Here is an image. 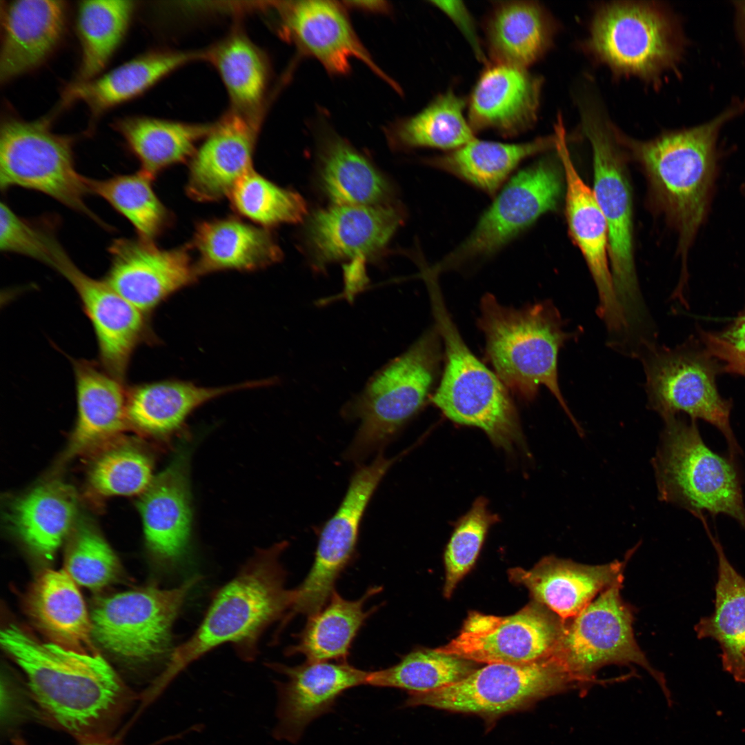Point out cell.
<instances>
[{
	"mask_svg": "<svg viewBox=\"0 0 745 745\" xmlns=\"http://www.w3.org/2000/svg\"><path fill=\"white\" fill-rule=\"evenodd\" d=\"M436 281L430 279L426 284L435 326L444 346L445 366L431 401L452 421L479 428L495 446L510 450L523 440L509 390L468 348L446 310Z\"/></svg>",
	"mask_w": 745,
	"mask_h": 745,
	"instance_id": "obj_5",
	"label": "cell"
},
{
	"mask_svg": "<svg viewBox=\"0 0 745 745\" xmlns=\"http://www.w3.org/2000/svg\"><path fill=\"white\" fill-rule=\"evenodd\" d=\"M587 46L613 72L644 79L676 66L683 50L679 28L662 7L623 1L596 11Z\"/></svg>",
	"mask_w": 745,
	"mask_h": 745,
	"instance_id": "obj_12",
	"label": "cell"
},
{
	"mask_svg": "<svg viewBox=\"0 0 745 745\" xmlns=\"http://www.w3.org/2000/svg\"><path fill=\"white\" fill-rule=\"evenodd\" d=\"M666 426L653 459L659 498L697 518L726 515L745 528L741 474L735 457L713 452L694 419L676 415Z\"/></svg>",
	"mask_w": 745,
	"mask_h": 745,
	"instance_id": "obj_7",
	"label": "cell"
},
{
	"mask_svg": "<svg viewBox=\"0 0 745 745\" xmlns=\"http://www.w3.org/2000/svg\"><path fill=\"white\" fill-rule=\"evenodd\" d=\"M716 336L735 351L745 355V314Z\"/></svg>",
	"mask_w": 745,
	"mask_h": 745,
	"instance_id": "obj_53",
	"label": "cell"
},
{
	"mask_svg": "<svg viewBox=\"0 0 745 745\" xmlns=\"http://www.w3.org/2000/svg\"><path fill=\"white\" fill-rule=\"evenodd\" d=\"M564 192V170L557 152L542 158L508 181L469 236L431 271L438 275L490 256L542 215L556 210Z\"/></svg>",
	"mask_w": 745,
	"mask_h": 745,
	"instance_id": "obj_14",
	"label": "cell"
},
{
	"mask_svg": "<svg viewBox=\"0 0 745 745\" xmlns=\"http://www.w3.org/2000/svg\"><path fill=\"white\" fill-rule=\"evenodd\" d=\"M212 127L145 117H126L115 124L139 160L141 170L153 177L164 168L192 157L196 143Z\"/></svg>",
	"mask_w": 745,
	"mask_h": 745,
	"instance_id": "obj_39",
	"label": "cell"
},
{
	"mask_svg": "<svg viewBox=\"0 0 745 745\" xmlns=\"http://www.w3.org/2000/svg\"><path fill=\"white\" fill-rule=\"evenodd\" d=\"M704 338L708 353L724 363L726 371L745 377V355L731 348L716 335L706 333Z\"/></svg>",
	"mask_w": 745,
	"mask_h": 745,
	"instance_id": "obj_52",
	"label": "cell"
},
{
	"mask_svg": "<svg viewBox=\"0 0 745 745\" xmlns=\"http://www.w3.org/2000/svg\"><path fill=\"white\" fill-rule=\"evenodd\" d=\"M484 32L491 63L526 68L550 47L555 23L535 1H496L485 20Z\"/></svg>",
	"mask_w": 745,
	"mask_h": 745,
	"instance_id": "obj_32",
	"label": "cell"
},
{
	"mask_svg": "<svg viewBox=\"0 0 745 745\" xmlns=\"http://www.w3.org/2000/svg\"><path fill=\"white\" fill-rule=\"evenodd\" d=\"M396 460L379 453L370 464L355 472L340 506L321 530L308 573L292 589L293 602L288 619L297 614L308 617L328 601L337 579L355 557L359 526L368 504Z\"/></svg>",
	"mask_w": 745,
	"mask_h": 745,
	"instance_id": "obj_15",
	"label": "cell"
},
{
	"mask_svg": "<svg viewBox=\"0 0 745 745\" xmlns=\"http://www.w3.org/2000/svg\"><path fill=\"white\" fill-rule=\"evenodd\" d=\"M228 197L238 213L264 226L297 223L307 212L301 195L277 186L253 168L240 178Z\"/></svg>",
	"mask_w": 745,
	"mask_h": 745,
	"instance_id": "obj_46",
	"label": "cell"
},
{
	"mask_svg": "<svg viewBox=\"0 0 745 745\" xmlns=\"http://www.w3.org/2000/svg\"><path fill=\"white\" fill-rule=\"evenodd\" d=\"M477 668V663L435 649L418 648L395 664L370 671L367 685L395 688L409 693H427L448 686Z\"/></svg>",
	"mask_w": 745,
	"mask_h": 745,
	"instance_id": "obj_43",
	"label": "cell"
},
{
	"mask_svg": "<svg viewBox=\"0 0 745 745\" xmlns=\"http://www.w3.org/2000/svg\"><path fill=\"white\" fill-rule=\"evenodd\" d=\"M135 8L132 1L80 3L77 23L82 60L78 82L94 79L105 67L123 39Z\"/></svg>",
	"mask_w": 745,
	"mask_h": 745,
	"instance_id": "obj_42",
	"label": "cell"
},
{
	"mask_svg": "<svg viewBox=\"0 0 745 745\" xmlns=\"http://www.w3.org/2000/svg\"><path fill=\"white\" fill-rule=\"evenodd\" d=\"M286 542L259 549L237 575L214 596L197 629L171 651L166 667L150 686L158 697L188 666L213 648L230 643L239 657L252 660L259 639L275 622L287 618L293 590L285 585L280 556Z\"/></svg>",
	"mask_w": 745,
	"mask_h": 745,
	"instance_id": "obj_3",
	"label": "cell"
},
{
	"mask_svg": "<svg viewBox=\"0 0 745 745\" xmlns=\"http://www.w3.org/2000/svg\"><path fill=\"white\" fill-rule=\"evenodd\" d=\"M436 7L446 14L457 26L470 44L476 57L481 62L488 64L482 50L472 16L461 1H433Z\"/></svg>",
	"mask_w": 745,
	"mask_h": 745,
	"instance_id": "obj_51",
	"label": "cell"
},
{
	"mask_svg": "<svg viewBox=\"0 0 745 745\" xmlns=\"http://www.w3.org/2000/svg\"><path fill=\"white\" fill-rule=\"evenodd\" d=\"M564 628V620L533 601L506 617L470 612L459 635L435 650L477 664L531 663L553 655Z\"/></svg>",
	"mask_w": 745,
	"mask_h": 745,
	"instance_id": "obj_17",
	"label": "cell"
},
{
	"mask_svg": "<svg viewBox=\"0 0 745 745\" xmlns=\"http://www.w3.org/2000/svg\"><path fill=\"white\" fill-rule=\"evenodd\" d=\"M65 570L77 584L97 590L116 579L120 565L103 537L92 528L83 525L78 528L68 547Z\"/></svg>",
	"mask_w": 745,
	"mask_h": 745,
	"instance_id": "obj_49",
	"label": "cell"
},
{
	"mask_svg": "<svg viewBox=\"0 0 745 745\" xmlns=\"http://www.w3.org/2000/svg\"><path fill=\"white\" fill-rule=\"evenodd\" d=\"M72 365L77 417L69 456L115 436L128 424L124 381L95 361L74 359Z\"/></svg>",
	"mask_w": 745,
	"mask_h": 745,
	"instance_id": "obj_31",
	"label": "cell"
},
{
	"mask_svg": "<svg viewBox=\"0 0 745 745\" xmlns=\"http://www.w3.org/2000/svg\"><path fill=\"white\" fill-rule=\"evenodd\" d=\"M172 740V737L169 736L163 739H161L159 742L156 744H159L168 741ZM12 745H28V743L19 735H15L12 738ZM78 745H124L121 743V740L117 739L115 737H107L98 739H92L88 741L79 742Z\"/></svg>",
	"mask_w": 745,
	"mask_h": 745,
	"instance_id": "obj_54",
	"label": "cell"
},
{
	"mask_svg": "<svg viewBox=\"0 0 745 745\" xmlns=\"http://www.w3.org/2000/svg\"><path fill=\"white\" fill-rule=\"evenodd\" d=\"M0 53L1 83L40 65L63 31L66 6L62 1L21 0L2 6Z\"/></svg>",
	"mask_w": 745,
	"mask_h": 745,
	"instance_id": "obj_28",
	"label": "cell"
},
{
	"mask_svg": "<svg viewBox=\"0 0 745 745\" xmlns=\"http://www.w3.org/2000/svg\"><path fill=\"white\" fill-rule=\"evenodd\" d=\"M644 357L648 403L665 419L683 412L701 419L724 436L729 455L741 453L730 424L731 404L719 395L711 365L684 348L668 349L648 343Z\"/></svg>",
	"mask_w": 745,
	"mask_h": 745,
	"instance_id": "obj_16",
	"label": "cell"
},
{
	"mask_svg": "<svg viewBox=\"0 0 745 745\" xmlns=\"http://www.w3.org/2000/svg\"><path fill=\"white\" fill-rule=\"evenodd\" d=\"M320 181L336 205H379L388 195L385 178L350 144L335 134L323 139Z\"/></svg>",
	"mask_w": 745,
	"mask_h": 745,
	"instance_id": "obj_40",
	"label": "cell"
},
{
	"mask_svg": "<svg viewBox=\"0 0 745 745\" xmlns=\"http://www.w3.org/2000/svg\"><path fill=\"white\" fill-rule=\"evenodd\" d=\"M0 249L36 259L53 268L61 245L53 232L19 217L0 203Z\"/></svg>",
	"mask_w": 745,
	"mask_h": 745,
	"instance_id": "obj_50",
	"label": "cell"
},
{
	"mask_svg": "<svg viewBox=\"0 0 745 745\" xmlns=\"http://www.w3.org/2000/svg\"><path fill=\"white\" fill-rule=\"evenodd\" d=\"M744 109L745 101L735 102L708 121L646 141L632 139L614 128L626 154L644 174L653 210L678 233L684 279L688 249L706 212L718 135Z\"/></svg>",
	"mask_w": 745,
	"mask_h": 745,
	"instance_id": "obj_2",
	"label": "cell"
},
{
	"mask_svg": "<svg viewBox=\"0 0 745 745\" xmlns=\"http://www.w3.org/2000/svg\"><path fill=\"white\" fill-rule=\"evenodd\" d=\"M201 579L196 575L169 589L149 585L99 599L90 613L92 637L131 666L159 659L168 653L173 624Z\"/></svg>",
	"mask_w": 745,
	"mask_h": 745,
	"instance_id": "obj_10",
	"label": "cell"
},
{
	"mask_svg": "<svg viewBox=\"0 0 745 745\" xmlns=\"http://www.w3.org/2000/svg\"><path fill=\"white\" fill-rule=\"evenodd\" d=\"M466 101L449 89L438 95L414 116L397 122L390 130L396 146L454 150L475 139L464 115Z\"/></svg>",
	"mask_w": 745,
	"mask_h": 745,
	"instance_id": "obj_41",
	"label": "cell"
},
{
	"mask_svg": "<svg viewBox=\"0 0 745 745\" xmlns=\"http://www.w3.org/2000/svg\"><path fill=\"white\" fill-rule=\"evenodd\" d=\"M265 381L221 387L165 380L128 388V424L137 431L168 443L183 430L188 416L198 407L232 391L264 386Z\"/></svg>",
	"mask_w": 745,
	"mask_h": 745,
	"instance_id": "obj_29",
	"label": "cell"
},
{
	"mask_svg": "<svg viewBox=\"0 0 745 745\" xmlns=\"http://www.w3.org/2000/svg\"><path fill=\"white\" fill-rule=\"evenodd\" d=\"M32 624L51 642L81 652L92 648V626L83 597L65 569L42 571L23 602Z\"/></svg>",
	"mask_w": 745,
	"mask_h": 745,
	"instance_id": "obj_30",
	"label": "cell"
},
{
	"mask_svg": "<svg viewBox=\"0 0 745 745\" xmlns=\"http://www.w3.org/2000/svg\"><path fill=\"white\" fill-rule=\"evenodd\" d=\"M738 32L745 48V1H735Z\"/></svg>",
	"mask_w": 745,
	"mask_h": 745,
	"instance_id": "obj_56",
	"label": "cell"
},
{
	"mask_svg": "<svg viewBox=\"0 0 745 745\" xmlns=\"http://www.w3.org/2000/svg\"><path fill=\"white\" fill-rule=\"evenodd\" d=\"M189 460V449L180 446L138 501L147 548L152 559L166 568L179 564L190 548L192 507Z\"/></svg>",
	"mask_w": 745,
	"mask_h": 745,
	"instance_id": "obj_22",
	"label": "cell"
},
{
	"mask_svg": "<svg viewBox=\"0 0 745 745\" xmlns=\"http://www.w3.org/2000/svg\"><path fill=\"white\" fill-rule=\"evenodd\" d=\"M186 52L160 51L129 61L103 76L68 88L64 101L81 100L93 117L141 94L160 79L193 59Z\"/></svg>",
	"mask_w": 745,
	"mask_h": 745,
	"instance_id": "obj_36",
	"label": "cell"
},
{
	"mask_svg": "<svg viewBox=\"0 0 745 745\" xmlns=\"http://www.w3.org/2000/svg\"><path fill=\"white\" fill-rule=\"evenodd\" d=\"M153 478L150 457L131 446L114 448L101 455L89 475L92 488L104 496L141 495Z\"/></svg>",
	"mask_w": 745,
	"mask_h": 745,
	"instance_id": "obj_47",
	"label": "cell"
},
{
	"mask_svg": "<svg viewBox=\"0 0 745 745\" xmlns=\"http://www.w3.org/2000/svg\"><path fill=\"white\" fill-rule=\"evenodd\" d=\"M556 151L565 179V212L568 233L582 254L597 289V314L608 331L626 329L624 315L614 289L609 261V241L605 217L593 190L584 181L575 166L562 126L556 127Z\"/></svg>",
	"mask_w": 745,
	"mask_h": 745,
	"instance_id": "obj_19",
	"label": "cell"
},
{
	"mask_svg": "<svg viewBox=\"0 0 745 745\" xmlns=\"http://www.w3.org/2000/svg\"><path fill=\"white\" fill-rule=\"evenodd\" d=\"M542 86V77L526 68L487 64L469 97L470 127L505 137L524 132L537 121Z\"/></svg>",
	"mask_w": 745,
	"mask_h": 745,
	"instance_id": "obj_25",
	"label": "cell"
},
{
	"mask_svg": "<svg viewBox=\"0 0 745 745\" xmlns=\"http://www.w3.org/2000/svg\"><path fill=\"white\" fill-rule=\"evenodd\" d=\"M77 507L72 488L52 482L37 487L16 500L9 520L30 549L50 559L68 535Z\"/></svg>",
	"mask_w": 745,
	"mask_h": 745,
	"instance_id": "obj_37",
	"label": "cell"
},
{
	"mask_svg": "<svg viewBox=\"0 0 745 745\" xmlns=\"http://www.w3.org/2000/svg\"><path fill=\"white\" fill-rule=\"evenodd\" d=\"M253 121L236 111L212 126L191 158L186 190L198 201L229 196L240 178L252 168Z\"/></svg>",
	"mask_w": 745,
	"mask_h": 745,
	"instance_id": "obj_27",
	"label": "cell"
},
{
	"mask_svg": "<svg viewBox=\"0 0 745 745\" xmlns=\"http://www.w3.org/2000/svg\"><path fill=\"white\" fill-rule=\"evenodd\" d=\"M53 269L70 283L79 297L95 333L99 363L125 381L135 350L153 339L148 315L132 306L103 279H94L82 272L63 248L57 255Z\"/></svg>",
	"mask_w": 745,
	"mask_h": 745,
	"instance_id": "obj_18",
	"label": "cell"
},
{
	"mask_svg": "<svg viewBox=\"0 0 745 745\" xmlns=\"http://www.w3.org/2000/svg\"><path fill=\"white\" fill-rule=\"evenodd\" d=\"M480 312L477 323L486 339L487 359L507 389L531 401L540 386L547 388L582 433L559 385V351L575 335L566 332L558 310L547 301L507 307L487 293Z\"/></svg>",
	"mask_w": 745,
	"mask_h": 745,
	"instance_id": "obj_4",
	"label": "cell"
},
{
	"mask_svg": "<svg viewBox=\"0 0 745 745\" xmlns=\"http://www.w3.org/2000/svg\"><path fill=\"white\" fill-rule=\"evenodd\" d=\"M108 250L110 265L103 280L146 315L198 276L188 248L165 250L139 237H123Z\"/></svg>",
	"mask_w": 745,
	"mask_h": 745,
	"instance_id": "obj_20",
	"label": "cell"
},
{
	"mask_svg": "<svg viewBox=\"0 0 745 745\" xmlns=\"http://www.w3.org/2000/svg\"><path fill=\"white\" fill-rule=\"evenodd\" d=\"M441 339L434 326L403 354L378 370L343 408L359 419L346 457L359 461L390 441L423 406L438 377Z\"/></svg>",
	"mask_w": 745,
	"mask_h": 745,
	"instance_id": "obj_6",
	"label": "cell"
},
{
	"mask_svg": "<svg viewBox=\"0 0 745 745\" xmlns=\"http://www.w3.org/2000/svg\"><path fill=\"white\" fill-rule=\"evenodd\" d=\"M579 105L582 130L592 149V190L608 227L614 289L628 326L637 328L644 323L647 315L634 259L633 199L627 156L615 137L614 127L595 101L583 99Z\"/></svg>",
	"mask_w": 745,
	"mask_h": 745,
	"instance_id": "obj_8",
	"label": "cell"
},
{
	"mask_svg": "<svg viewBox=\"0 0 745 745\" xmlns=\"http://www.w3.org/2000/svg\"><path fill=\"white\" fill-rule=\"evenodd\" d=\"M624 561L587 565L570 559L547 556L532 568L508 570L513 582L524 586L534 601L547 607L563 620L579 613L596 596L623 577Z\"/></svg>",
	"mask_w": 745,
	"mask_h": 745,
	"instance_id": "obj_26",
	"label": "cell"
},
{
	"mask_svg": "<svg viewBox=\"0 0 745 745\" xmlns=\"http://www.w3.org/2000/svg\"><path fill=\"white\" fill-rule=\"evenodd\" d=\"M226 86L235 111L254 121L266 87L267 68L259 50L248 39L235 34L219 45L211 55Z\"/></svg>",
	"mask_w": 745,
	"mask_h": 745,
	"instance_id": "obj_45",
	"label": "cell"
},
{
	"mask_svg": "<svg viewBox=\"0 0 745 745\" xmlns=\"http://www.w3.org/2000/svg\"><path fill=\"white\" fill-rule=\"evenodd\" d=\"M0 642L24 673L39 715L78 742L112 737L137 698L97 652L41 642L15 624Z\"/></svg>",
	"mask_w": 745,
	"mask_h": 745,
	"instance_id": "obj_1",
	"label": "cell"
},
{
	"mask_svg": "<svg viewBox=\"0 0 745 745\" xmlns=\"http://www.w3.org/2000/svg\"><path fill=\"white\" fill-rule=\"evenodd\" d=\"M268 667L286 678L284 682H275L277 723L272 735L277 740L291 743L299 740L313 720L330 712L344 692L367 685L370 673L347 661L306 660L294 666L270 663Z\"/></svg>",
	"mask_w": 745,
	"mask_h": 745,
	"instance_id": "obj_21",
	"label": "cell"
},
{
	"mask_svg": "<svg viewBox=\"0 0 745 745\" xmlns=\"http://www.w3.org/2000/svg\"><path fill=\"white\" fill-rule=\"evenodd\" d=\"M346 3L349 6L363 10L379 12H386L388 7L387 3L383 1H347Z\"/></svg>",
	"mask_w": 745,
	"mask_h": 745,
	"instance_id": "obj_55",
	"label": "cell"
},
{
	"mask_svg": "<svg viewBox=\"0 0 745 745\" xmlns=\"http://www.w3.org/2000/svg\"><path fill=\"white\" fill-rule=\"evenodd\" d=\"M388 205H335L315 212L305 228L313 265L320 269L340 260L366 258L382 249L403 221Z\"/></svg>",
	"mask_w": 745,
	"mask_h": 745,
	"instance_id": "obj_23",
	"label": "cell"
},
{
	"mask_svg": "<svg viewBox=\"0 0 745 745\" xmlns=\"http://www.w3.org/2000/svg\"><path fill=\"white\" fill-rule=\"evenodd\" d=\"M624 577L602 591L576 616L564 620V628L553 655L575 683L581 695L602 681L597 671L609 664H634L658 683L668 702L663 674L655 670L636 642L633 610L621 596Z\"/></svg>",
	"mask_w": 745,
	"mask_h": 745,
	"instance_id": "obj_9",
	"label": "cell"
},
{
	"mask_svg": "<svg viewBox=\"0 0 745 745\" xmlns=\"http://www.w3.org/2000/svg\"><path fill=\"white\" fill-rule=\"evenodd\" d=\"M556 135L519 143L474 139L446 154L427 159L429 165L446 171L493 195L510 173L525 159L555 149Z\"/></svg>",
	"mask_w": 745,
	"mask_h": 745,
	"instance_id": "obj_38",
	"label": "cell"
},
{
	"mask_svg": "<svg viewBox=\"0 0 745 745\" xmlns=\"http://www.w3.org/2000/svg\"><path fill=\"white\" fill-rule=\"evenodd\" d=\"M0 187L40 192L104 226L85 202L88 178L75 168L72 139L51 132L46 119H10L2 123Z\"/></svg>",
	"mask_w": 745,
	"mask_h": 745,
	"instance_id": "obj_13",
	"label": "cell"
},
{
	"mask_svg": "<svg viewBox=\"0 0 745 745\" xmlns=\"http://www.w3.org/2000/svg\"><path fill=\"white\" fill-rule=\"evenodd\" d=\"M154 177L144 171L105 179L88 178L89 192L106 200L135 228L139 237L153 241L165 229L170 215L155 192Z\"/></svg>",
	"mask_w": 745,
	"mask_h": 745,
	"instance_id": "obj_44",
	"label": "cell"
},
{
	"mask_svg": "<svg viewBox=\"0 0 745 745\" xmlns=\"http://www.w3.org/2000/svg\"><path fill=\"white\" fill-rule=\"evenodd\" d=\"M284 27L293 41L335 74L347 73L359 59L393 86L359 40L342 6L330 1L305 0L279 6Z\"/></svg>",
	"mask_w": 745,
	"mask_h": 745,
	"instance_id": "obj_24",
	"label": "cell"
},
{
	"mask_svg": "<svg viewBox=\"0 0 745 745\" xmlns=\"http://www.w3.org/2000/svg\"><path fill=\"white\" fill-rule=\"evenodd\" d=\"M499 520L479 497L457 522L444 553L446 578L444 595L449 598L461 579L473 566L490 527Z\"/></svg>",
	"mask_w": 745,
	"mask_h": 745,
	"instance_id": "obj_48",
	"label": "cell"
},
{
	"mask_svg": "<svg viewBox=\"0 0 745 745\" xmlns=\"http://www.w3.org/2000/svg\"><path fill=\"white\" fill-rule=\"evenodd\" d=\"M381 590V586L370 587L355 600L346 599L335 590L319 610L308 616L297 635V642L285 650L286 655H301L312 662H346L359 631L377 608L365 610L364 604Z\"/></svg>",
	"mask_w": 745,
	"mask_h": 745,
	"instance_id": "obj_35",
	"label": "cell"
},
{
	"mask_svg": "<svg viewBox=\"0 0 745 745\" xmlns=\"http://www.w3.org/2000/svg\"><path fill=\"white\" fill-rule=\"evenodd\" d=\"M192 243L199 255L195 264L198 275L256 270L277 262L282 256L268 231L233 218L199 223Z\"/></svg>",
	"mask_w": 745,
	"mask_h": 745,
	"instance_id": "obj_33",
	"label": "cell"
},
{
	"mask_svg": "<svg viewBox=\"0 0 745 745\" xmlns=\"http://www.w3.org/2000/svg\"><path fill=\"white\" fill-rule=\"evenodd\" d=\"M718 559L715 609L695 625L699 638L716 640L722 650L724 669L739 682H745V579L728 560L706 519L702 521Z\"/></svg>",
	"mask_w": 745,
	"mask_h": 745,
	"instance_id": "obj_34",
	"label": "cell"
},
{
	"mask_svg": "<svg viewBox=\"0 0 745 745\" xmlns=\"http://www.w3.org/2000/svg\"><path fill=\"white\" fill-rule=\"evenodd\" d=\"M571 689H577L575 683L552 655L527 664H488L448 686L409 693L405 706L475 714L491 720Z\"/></svg>",
	"mask_w": 745,
	"mask_h": 745,
	"instance_id": "obj_11",
	"label": "cell"
}]
</instances>
